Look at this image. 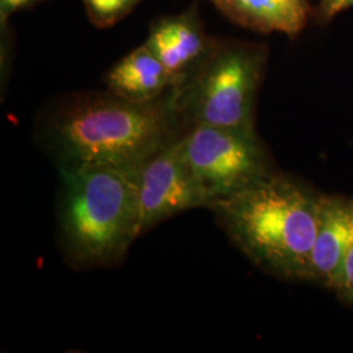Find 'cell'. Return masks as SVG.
<instances>
[{
  "label": "cell",
  "mask_w": 353,
  "mask_h": 353,
  "mask_svg": "<svg viewBox=\"0 0 353 353\" xmlns=\"http://www.w3.org/2000/svg\"><path fill=\"white\" fill-rule=\"evenodd\" d=\"M176 119L172 90L152 102L128 101L108 90L77 96L52 110L39 139L58 169L100 165L135 172L178 139Z\"/></svg>",
  "instance_id": "1"
},
{
  "label": "cell",
  "mask_w": 353,
  "mask_h": 353,
  "mask_svg": "<svg viewBox=\"0 0 353 353\" xmlns=\"http://www.w3.org/2000/svg\"><path fill=\"white\" fill-rule=\"evenodd\" d=\"M322 198L275 170L210 210L252 265L285 281H307Z\"/></svg>",
  "instance_id": "2"
},
{
  "label": "cell",
  "mask_w": 353,
  "mask_h": 353,
  "mask_svg": "<svg viewBox=\"0 0 353 353\" xmlns=\"http://www.w3.org/2000/svg\"><path fill=\"white\" fill-rule=\"evenodd\" d=\"M59 174L57 227L65 263L79 270L119 263L143 233L134 172L89 165Z\"/></svg>",
  "instance_id": "3"
},
{
  "label": "cell",
  "mask_w": 353,
  "mask_h": 353,
  "mask_svg": "<svg viewBox=\"0 0 353 353\" xmlns=\"http://www.w3.org/2000/svg\"><path fill=\"white\" fill-rule=\"evenodd\" d=\"M265 67V51L246 43L211 48L202 63L172 90L178 118L189 127L255 130V105Z\"/></svg>",
  "instance_id": "4"
},
{
  "label": "cell",
  "mask_w": 353,
  "mask_h": 353,
  "mask_svg": "<svg viewBox=\"0 0 353 353\" xmlns=\"http://www.w3.org/2000/svg\"><path fill=\"white\" fill-rule=\"evenodd\" d=\"M179 140L204 191L207 208L275 172L256 131L192 126Z\"/></svg>",
  "instance_id": "5"
},
{
  "label": "cell",
  "mask_w": 353,
  "mask_h": 353,
  "mask_svg": "<svg viewBox=\"0 0 353 353\" xmlns=\"http://www.w3.org/2000/svg\"><path fill=\"white\" fill-rule=\"evenodd\" d=\"M134 174L139 192L143 233L172 216L208 205L179 138L140 165Z\"/></svg>",
  "instance_id": "6"
},
{
  "label": "cell",
  "mask_w": 353,
  "mask_h": 353,
  "mask_svg": "<svg viewBox=\"0 0 353 353\" xmlns=\"http://www.w3.org/2000/svg\"><path fill=\"white\" fill-rule=\"evenodd\" d=\"M353 242V198L323 194L307 281L334 293Z\"/></svg>",
  "instance_id": "7"
},
{
  "label": "cell",
  "mask_w": 353,
  "mask_h": 353,
  "mask_svg": "<svg viewBox=\"0 0 353 353\" xmlns=\"http://www.w3.org/2000/svg\"><path fill=\"white\" fill-rule=\"evenodd\" d=\"M145 45L164 64L178 89L214 46L192 12L168 17L152 26Z\"/></svg>",
  "instance_id": "8"
},
{
  "label": "cell",
  "mask_w": 353,
  "mask_h": 353,
  "mask_svg": "<svg viewBox=\"0 0 353 353\" xmlns=\"http://www.w3.org/2000/svg\"><path fill=\"white\" fill-rule=\"evenodd\" d=\"M105 84L115 96L132 102L156 101L174 88L173 77L145 43L112 67Z\"/></svg>",
  "instance_id": "9"
},
{
  "label": "cell",
  "mask_w": 353,
  "mask_h": 353,
  "mask_svg": "<svg viewBox=\"0 0 353 353\" xmlns=\"http://www.w3.org/2000/svg\"><path fill=\"white\" fill-rule=\"evenodd\" d=\"M239 26L262 33L297 36L307 21L306 0H208Z\"/></svg>",
  "instance_id": "10"
},
{
  "label": "cell",
  "mask_w": 353,
  "mask_h": 353,
  "mask_svg": "<svg viewBox=\"0 0 353 353\" xmlns=\"http://www.w3.org/2000/svg\"><path fill=\"white\" fill-rule=\"evenodd\" d=\"M140 0H83L90 21L108 28L122 20Z\"/></svg>",
  "instance_id": "11"
},
{
  "label": "cell",
  "mask_w": 353,
  "mask_h": 353,
  "mask_svg": "<svg viewBox=\"0 0 353 353\" xmlns=\"http://www.w3.org/2000/svg\"><path fill=\"white\" fill-rule=\"evenodd\" d=\"M335 294L338 296L341 303L353 307V242L345 261L341 287L335 292Z\"/></svg>",
  "instance_id": "12"
},
{
  "label": "cell",
  "mask_w": 353,
  "mask_h": 353,
  "mask_svg": "<svg viewBox=\"0 0 353 353\" xmlns=\"http://www.w3.org/2000/svg\"><path fill=\"white\" fill-rule=\"evenodd\" d=\"M29 3H32V1L30 0H0L1 23H4L11 13L17 11L19 8L24 7V6L29 4Z\"/></svg>",
  "instance_id": "13"
},
{
  "label": "cell",
  "mask_w": 353,
  "mask_h": 353,
  "mask_svg": "<svg viewBox=\"0 0 353 353\" xmlns=\"http://www.w3.org/2000/svg\"><path fill=\"white\" fill-rule=\"evenodd\" d=\"M353 7V0H331L325 6V12L328 17H332Z\"/></svg>",
  "instance_id": "14"
},
{
  "label": "cell",
  "mask_w": 353,
  "mask_h": 353,
  "mask_svg": "<svg viewBox=\"0 0 353 353\" xmlns=\"http://www.w3.org/2000/svg\"><path fill=\"white\" fill-rule=\"evenodd\" d=\"M323 1H325V6H326V4H327V3H330L331 0H323Z\"/></svg>",
  "instance_id": "15"
},
{
  "label": "cell",
  "mask_w": 353,
  "mask_h": 353,
  "mask_svg": "<svg viewBox=\"0 0 353 353\" xmlns=\"http://www.w3.org/2000/svg\"><path fill=\"white\" fill-rule=\"evenodd\" d=\"M30 1H36V0H30Z\"/></svg>",
  "instance_id": "16"
}]
</instances>
